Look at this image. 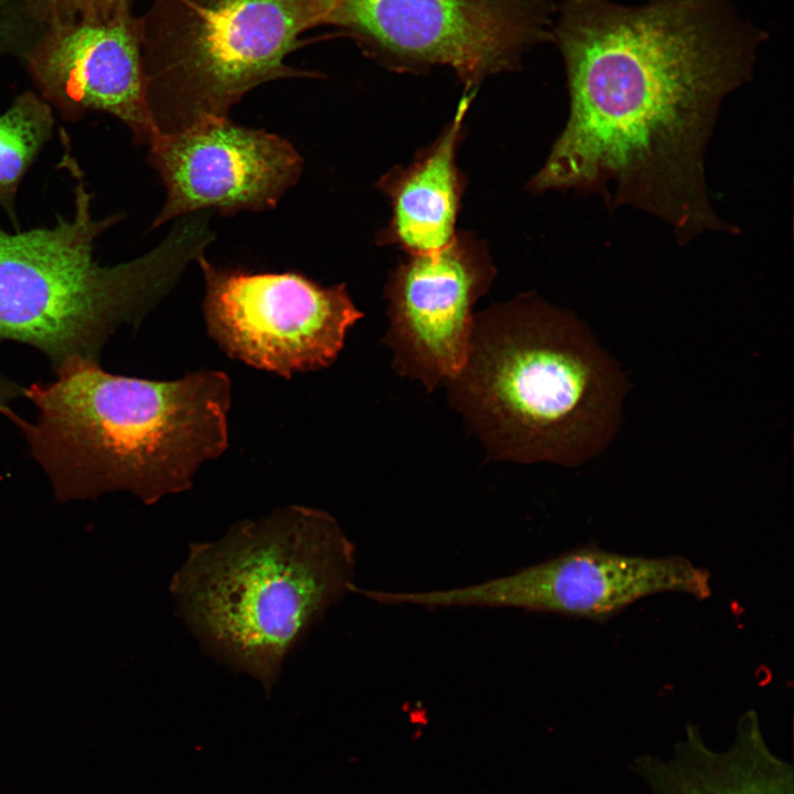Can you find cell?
<instances>
[{
	"label": "cell",
	"mask_w": 794,
	"mask_h": 794,
	"mask_svg": "<svg viewBox=\"0 0 794 794\" xmlns=\"http://www.w3.org/2000/svg\"><path fill=\"white\" fill-rule=\"evenodd\" d=\"M710 572L682 556L644 557L592 546L571 549L474 584L401 592L398 605L519 609L603 622L645 597L711 594Z\"/></svg>",
	"instance_id": "cell-9"
},
{
	"label": "cell",
	"mask_w": 794,
	"mask_h": 794,
	"mask_svg": "<svg viewBox=\"0 0 794 794\" xmlns=\"http://www.w3.org/2000/svg\"><path fill=\"white\" fill-rule=\"evenodd\" d=\"M495 268L484 243L459 232L441 249L408 255L385 287L388 328L383 342L397 374L433 391L463 367L475 302Z\"/></svg>",
	"instance_id": "cell-10"
},
{
	"label": "cell",
	"mask_w": 794,
	"mask_h": 794,
	"mask_svg": "<svg viewBox=\"0 0 794 794\" xmlns=\"http://www.w3.org/2000/svg\"><path fill=\"white\" fill-rule=\"evenodd\" d=\"M629 768L647 794H794V768L771 748L752 709L739 716L725 749L688 722L668 753L637 754Z\"/></svg>",
	"instance_id": "cell-13"
},
{
	"label": "cell",
	"mask_w": 794,
	"mask_h": 794,
	"mask_svg": "<svg viewBox=\"0 0 794 794\" xmlns=\"http://www.w3.org/2000/svg\"><path fill=\"white\" fill-rule=\"evenodd\" d=\"M52 107L37 94L24 92L0 115V206L20 230L17 194L20 184L52 138Z\"/></svg>",
	"instance_id": "cell-15"
},
{
	"label": "cell",
	"mask_w": 794,
	"mask_h": 794,
	"mask_svg": "<svg viewBox=\"0 0 794 794\" xmlns=\"http://www.w3.org/2000/svg\"><path fill=\"white\" fill-rule=\"evenodd\" d=\"M326 0H153L140 17L154 127L178 132L229 110L278 78L319 77L286 64L302 33L326 25Z\"/></svg>",
	"instance_id": "cell-6"
},
{
	"label": "cell",
	"mask_w": 794,
	"mask_h": 794,
	"mask_svg": "<svg viewBox=\"0 0 794 794\" xmlns=\"http://www.w3.org/2000/svg\"><path fill=\"white\" fill-rule=\"evenodd\" d=\"M446 387L487 459L565 466L609 446L629 389L584 323L534 292L474 314L466 361Z\"/></svg>",
	"instance_id": "cell-3"
},
{
	"label": "cell",
	"mask_w": 794,
	"mask_h": 794,
	"mask_svg": "<svg viewBox=\"0 0 794 794\" xmlns=\"http://www.w3.org/2000/svg\"><path fill=\"white\" fill-rule=\"evenodd\" d=\"M552 41L569 116L528 187L597 195L665 223L680 244L738 233L712 206L706 150L768 33L732 0H560Z\"/></svg>",
	"instance_id": "cell-1"
},
{
	"label": "cell",
	"mask_w": 794,
	"mask_h": 794,
	"mask_svg": "<svg viewBox=\"0 0 794 794\" xmlns=\"http://www.w3.org/2000/svg\"><path fill=\"white\" fill-rule=\"evenodd\" d=\"M475 90H466L439 137L420 149L407 167H395L376 184L388 197L391 216L377 235L378 245L397 246L407 255L430 253L455 236V223L468 184L457 164L463 121Z\"/></svg>",
	"instance_id": "cell-14"
},
{
	"label": "cell",
	"mask_w": 794,
	"mask_h": 794,
	"mask_svg": "<svg viewBox=\"0 0 794 794\" xmlns=\"http://www.w3.org/2000/svg\"><path fill=\"white\" fill-rule=\"evenodd\" d=\"M35 19L47 25L89 19H107L131 10V0H30Z\"/></svg>",
	"instance_id": "cell-16"
},
{
	"label": "cell",
	"mask_w": 794,
	"mask_h": 794,
	"mask_svg": "<svg viewBox=\"0 0 794 794\" xmlns=\"http://www.w3.org/2000/svg\"><path fill=\"white\" fill-rule=\"evenodd\" d=\"M24 388L0 376V406H7L8 401L24 396Z\"/></svg>",
	"instance_id": "cell-18"
},
{
	"label": "cell",
	"mask_w": 794,
	"mask_h": 794,
	"mask_svg": "<svg viewBox=\"0 0 794 794\" xmlns=\"http://www.w3.org/2000/svg\"><path fill=\"white\" fill-rule=\"evenodd\" d=\"M355 564L330 513L289 505L191 544L169 590L204 651L269 695L290 653L352 592Z\"/></svg>",
	"instance_id": "cell-4"
},
{
	"label": "cell",
	"mask_w": 794,
	"mask_h": 794,
	"mask_svg": "<svg viewBox=\"0 0 794 794\" xmlns=\"http://www.w3.org/2000/svg\"><path fill=\"white\" fill-rule=\"evenodd\" d=\"M148 144L149 164L167 190L151 228L208 208L225 215L272 210L303 168L290 141L228 117L178 132L157 130Z\"/></svg>",
	"instance_id": "cell-11"
},
{
	"label": "cell",
	"mask_w": 794,
	"mask_h": 794,
	"mask_svg": "<svg viewBox=\"0 0 794 794\" xmlns=\"http://www.w3.org/2000/svg\"><path fill=\"white\" fill-rule=\"evenodd\" d=\"M210 336L230 357L286 378L331 365L363 318L344 283L299 272H249L196 259Z\"/></svg>",
	"instance_id": "cell-8"
},
{
	"label": "cell",
	"mask_w": 794,
	"mask_h": 794,
	"mask_svg": "<svg viewBox=\"0 0 794 794\" xmlns=\"http://www.w3.org/2000/svg\"><path fill=\"white\" fill-rule=\"evenodd\" d=\"M326 25L397 71L449 67L474 88L552 41L554 0H326Z\"/></svg>",
	"instance_id": "cell-7"
},
{
	"label": "cell",
	"mask_w": 794,
	"mask_h": 794,
	"mask_svg": "<svg viewBox=\"0 0 794 794\" xmlns=\"http://www.w3.org/2000/svg\"><path fill=\"white\" fill-rule=\"evenodd\" d=\"M42 31L30 0H0V54L21 58Z\"/></svg>",
	"instance_id": "cell-17"
},
{
	"label": "cell",
	"mask_w": 794,
	"mask_h": 794,
	"mask_svg": "<svg viewBox=\"0 0 794 794\" xmlns=\"http://www.w3.org/2000/svg\"><path fill=\"white\" fill-rule=\"evenodd\" d=\"M52 383L24 388L34 422L0 412L24 434L61 497L127 490L152 504L187 491L228 446L232 383L200 369L173 380L114 375L73 358Z\"/></svg>",
	"instance_id": "cell-2"
},
{
	"label": "cell",
	"mask_w": 794,
	"mask_h": 794,
	"mask_svg": "<svg viewBox=\"0 0 794 794\" xmlns=\"http://www.w3.org/2000/svg\"><path fill=\"white\" fill-rule=\"evenodd\" d=\"M21 60L39 96L63 119L106 112L140 144L157 131L147 103L140 18L131 10L47 25Z\"/></svg>",
	"instance_id": "cell-12"
},
{
	"label": "cell",
	"mask_w": 794,
	"mask_h": 794,
	"mask_svg": "<svg viewBox=\"0 0 794 794\" xmlns=\"http://www.w3.org/2000/svg\"><path fill=\"white\" fill-rule=\"evenodd\" d=\"M62 141L61 164L75 180L73 215L50 227L0 228V342L37 348L54 371L73 358L98 361L117 328L140 322L207 247L203 229L182 219L147 254L99 264L96 239L125 216L94 217L93 195L68 137Z\"/></svg>",
	"instance_id": "cell-5"
}]
</instances>
